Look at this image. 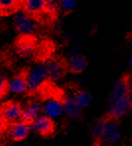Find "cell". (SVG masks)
Here are the masks:
<instances>
[{
  "label": "cell",
  "instance_id": "obj_1",
  "mask_svg": "<svg viewBox=\"0 0 132 146\" xmlns=\"http://www.w3.org/2000/svg\"><path fill=\"white\" fill-rule=\"evenodd\" d=\"M108 117L112 120L121 118L132 109V81L124 75L115 83L109 98Z\"/></svg>",
  "mask_w": 132,
  "mask_h": 146
},
{
  "label": "cell",
  "instance_id": "obj_2",
  "mask_svg": "<svg viewBox=\"0 0 132 146\" xmlns=\"http://www.w3.org/2000/svg\"><path fill=\"white\" fill-rule=\"evenodd\" d=\"M25 74L26 80H27L28 91L31 93L37 92L40 90L48 79L44 64H36V66L28 70Z\"/></svg>",
  "mask_w": 132,
  "mask_h": 146
},
{
  "label": "cell",
  "instance_id": "obj_3",
  "mask_svg": "<svg viewBox=\"0 0 132 146\" xmlns=\"http://www.w3.org/2000/svg\"><path fill=\"white\" fill-rule=\"evenodd\" d=\"M13 24L16 29V31L19 33L21 36H29L31 33H33L36 27L34 19L26 14L25 12H18L14 16Z\"/></svg>",
  "mask_w": 132,
  "mask_h": 146
},
{
  "label": "cell",
  "instance_id": "obj_4",
  "mask_svg": "<svg viewBox=\"0 0 132 146\" xmlns=\"http://www.w3.org/2000/svg\"><path fill=\"white\" fill-rule=\"evenodd\" d=\"M45 69L47 72V76L50 81L56 82L64 77L66 71H67V64L64 62L55 58H50L45 62Z\"/></svg>",
  "mask_w": 132,
  "mask_h": 146
},
{
  "label": "cell",
  "instance_id": "obj_5",
  "mask_svg": "<svg viewBox=\"0 0 132 146\" xmlns=\"http://www.w3.org/2000/svg\"><path fill=\"white\" fill-rule=\"evenodd\" d=\"M23 110L21 105L16 102H7L1 107V120L4 123L14 122L17 119H21Z\"/></svg>",
  "mask_w": 132,
  "mask_h": 146
},
{
  "label": "cell",
  "instance_id": "obj_6",
  "mask_svg": "<svg viewBox=\"0 0 132 146\" xmlns=\"http://www.w3.org/2000/svg\"><path fill=\"white\" fill-rule=\"evenodd\" d=\"M15 50L22 58L30 56L35 50V39L29 36H20L15 43Z\"/></svg>",
  "mask_w": 132,
  "mask_h": 146
},
{
  "label": "cell",
  "instance_id": "obj_7",
  "mask_svg": "<svg viewBox=\"0 0 132 146\" xmlns=\"http://www.w3.org/2000/svg\"><path fill=\"white\" fill-rule=\"evenodd\" d=\"M33 129L43 137H49L55 131V123L51 118L42 116L33 123Z\"/></svg>",
  "mask_w": 132,
  "mask_h": 146
},
{
  "label": "cell",
  "instance_id": "obj_8",
  "mask_svg": "<svg viewBox=\"0 0 132 146\" xmlns=\"http://www.w3.org/2000/svg\"><path fill=\"white\" fill-rule=\"evenodd\" d=\"M43 111V107L39 103L32 102L25 109L23 110V114L20 119V122L24 124H33L38 118H40V114Z\"/></svg>",
  "mask_w": 132,
  "mask_h": 146
},
{
  "label": "cell",
  "instance_id": "obj_9",
  "mask_svg": "<svg viewBox=\"0 0 132 146\" xmlns=\"http://www.w3.org/2000/svg\"><path fill=\"white\" fill-rule=\"evenodd\" d=\"M45 2L43 0H26L21 3L24 9V12L31 16L32 18L39 17L41 14L44 13Z\"/></svg>",
  "mask_w": 132,
  "mask_h": 146
},
{
  "label": "cell",
  "instance_id": "obj_10",
  "mask_svg": "<svg viewBox=\"0 0 132 146\" xmlns=\"http://www.w3.org/2000/svg\"><path fill=\"white\" fill-rule=\"evenodd\" d=\"M43 112H44L45 116L49 117V118H56V117L60 116L63 112V103L60 100L52 97L50 99L46 100L44 106H43Z\"/></svg>",
  "mask_w": 132,
  "mask_h": 146
},
{
  "label": "cell",
  "instance_id": "obj_11",
  "mask_svg": "<svg viewBox=\"0 0 132 146\" xmlns=\"http://www.w3.org/2000/svg\"><path fill=\"white\" fill-rule=\"evenodd\" d=\"M29 125L24 124L22 122L13 123L9 129V137L13 141L19 142L24 140L29 134Z\"/></svg>",
  "mask_w": 132,
  "mask_h": 146
},
{
  "label": "cell",
  "instance_id": "obj_12",
  "mask_svg": "<svg viewBox=\"0 0 132 146\" xmlns=\"http://www.w3.org/2000/svg\"><path fill=\"white\" fill-rule=\"evenodd\" d=\"M67 70L72 74H80L83 72L87 66V60L85 56L82 54H74L68 58L67 62Z\"/></svg>",
  "mask_w": 132,
  "mask_h": 146
},
{
  "label": "cell",
  "instance_id": "obj_13",
  "mask_svg": "<svg viewBox=\"0 0 132 146\" xmlns=\"http://www.w3.org/2000/svg\"><path fill=\"white\" fill-rule=\"evenodd\" d=\"M120 138V131L118 129L117 123L114 120L110 119L106 126V130H105L104 136H103V140L109 144H115L117 143L118 140Z\"/></svg>",
  "mask_w": 132,
  "mask_h": 146
},
{
  "label": "cell",
  "instance_id": "obj_14",
  "mask_svg": "<svg viewBox=\"0 0 132 146\" xmlns=\"http://www.w3.org/2000/svg\"><path fill=\"white\" fill-rule=\"evenodd\" d=\"M9 89L12 93L15 94H21L24 93L28 89L27 80H26V74H19L15 76L9 82Z\"/></svg>",
  "mask_w": 132,
  "mask_h": 146
},
{
  "label": "cell",
  "instance_id": "obj_15",
  "mask_svg": "<svg viewBox=\"0 0 132 146\" xmlns=\"http://www.w3.org/2000/svg\"><path fill=\"white\" fill-rule=\"evenodd\" d=\"M63 111L70 118H78L81 114V107L73 97H66L63 102Z\"/></svg>",
  "mask_w": 132,
  "mask_h": 146
},
{
  "label": "cell",
  "instance_id": "obj_16",
  "mask_svg": "<svg viewBox=\"0 0 132 146\" xmlns=\"http://www.w3.org/2000/svg\"><path fill=\"white\" fill-rule=\"evenodd\" d=\"M109 120H110V118L108 116H105L103 118L99 119L95 123V125L93 127V131H92V136H93L94 140L96 142H99L101 140H103V136H104L106 126L108 124Z\"/></svg>",
  "mask_w": 132,
  "mask_h": 146
},
{
  "label": "cell",
  "instance_id": "obj_17",
  "mask_svg": "<svg viewBox=\"0 0 132 146\" xmlns=\"http://www.w3.org/2000/svg\"><path fill=\"white\" fill-rule=\"evenodd\" d=\"M22 2L14 1V0H2L0 2V8H1V15H8L11 13L17 11L18 7Z\"/></svg>",
  "mask_w": 132,
  "mask_h": 146
},
{
  "label": "cell",
  "instance_id": "obj_18",
  "mask_svg": "<svg viewBox=\"0 0 132 146\" xmlns=\"http://www.w3.org/2000/svg\"><path fill=\"white\" fill-rule=\"evenodd\" d=\"M73 98H74L76 103L78 104L81 108L88 106L92 101L91 95L88 92H86V91H77Z\"/></svg>",
  "mask_w": 132,
  "mask_h": 146
},
{
  "label": "cell",
  "instance_id": "obj_19",
  "mask_svg": "<svg viewBox=\"0 0 132 146\" xmlns=\"http://www.w3.org/2000/svg\"><path fill=\"white\" fill-rule=\"evenodd\" d=\"M59 8H60V4H58L56 1L49 0V1H46V2H45L44 13L48 15V16H50L51 18H53L58 14Z\"/></svg>",
  "mask_w": 132,
  "mask_h": 146
},
{
  "label": "cell",
  "instance_id": "obj_20",
  "mask_svg": "<svg viewBox=\"0 0 132 146\" xmlns=\"http://www.w3.org/2000/svg\"><path fill=\"white\" fill-rule=\"evenodd\" d=\"M9 91H10V89H9V82L6 80V78L1 76V79H0V95H1V98L6 96Z\"/></svg>",
  "mask_w": 132,
  "mask_h": 146
},
{
  "label": "cell",
  "instance_id": "obj_21",
  "mask_svg": "<svg viewBox=\"0 0 132 146\" xmlns=\"http://www.w3.org/2000/svg\"><path fill=\"white\" fill-rule=\"evenodd\" d=\"M75 4H76V1H73V0H62V1H60V7L65 12H70L74 8Z\"/></svg>",
  "mask_w": 132,
  "mask_h": 146
},
{
  "label": "cell",
  "instance_id": "obj_22",
  "mask_svg": "<svg viewBox=\"0 0 132 146\" xmlns=\"http://www.w3.org/2000/svg\"><path fill=\"white\" fill-rule=\"evenodd\" d=\"M129 66H130V69L132 70V56H131V58H130V60H129Z\"/></svg>",
  "mask_w": 132,
  "mask_h": 146
},
{
  "label": "cell",
  "instance_id": "obj_23",
  "mask_svg": "<svg viewBox=\"0 0 132 146\" xmlns=\"http://www.w3.org/2000/svg\"><path fill=\"white\" fill-rule=\"evenodd\" d=\"M2 146H3V145H2Z\"/></svg>",
  "mask_w": 132,
  "mask_h": 146
}]
</instances>
